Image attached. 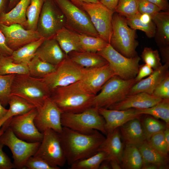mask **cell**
Returning <instances> with one entry per match:
<instances>
[{
    "instance_id": "1",
    "label": "cell",
    "mask_w": 169,
    "mask_h": 169,
    "mask_svg": "<svg viewBox=\"0 0 169 169\" xmlns=\"http://www.w3.org/2000/svg\"><path fill=\"white\" fill-rule=\"evenodd\" d=\"M58 133L66 162L70 166L76 161L97 153L105 138L97 130L85 134L64 127Z\"/></svg>"
},
{
    "instance_id": "2",
    "label": "cell",
    "mask_w": 169,
    "mask_h": 169,
    "mask_svg": "<svg viewBox=\"0 0 169 169\" xmlns=\"http://www.w3.org/2000/svg\"><path fill=\"white\" fill-rule=\"evenodd\" d=\"M95 95L84 91L76 82L53 90L50 97L62 113H78L92 107Z\"/></svg>"
},
{
    "instance_id": "3",
    "label": "cell",
    "mask_w": 169,
    "mask_h": 169,
    "mask_svg": "<svg viewBox=\"0 0 169 169\" xmlns=\"http://www.w3.org/2000/svg\"><path fill=\"white\" fill-rule=\"evenodd\" d=\"M112 33L110 44L117 51L129 58L138 56L136 49L138 45L136 30L127 24L125 17L116 12L112 19Z\"/></svg>"
},
{
    "instance_id": "4",
    "label": "cell",
    "mask_w": 169,
    "mask_h": 169,
    "mask_svg": "<svg viewBox=\"0 0 169 169\" xmlns=\"http://www.w3.org/2000/svg\"><path fill=\"white\" fill-rule=\"evenodd\" d=\"M11 95L23 98L38 109L50 97V92L42 79L29 74H15L11 86Z\"/></svg>"
},
{
    "instance_id": "5",
    "label": "cell",
    "mask_w": 169,
    "mask_h": 169,
    "mask_svg": "<svg viewBox=\"0 0 169 169\" xmlns=\"http://www.w3.org/2000/svg\"><path fill=\"white\" fill-rule=\"evenodd\" d=\"M61 123L63 127L81 133L90 134L97 130L106 134L105 120L97 107H92L78 113H62Z\"/></svg>"
},
{
    "instance_id": "6",
    "label": "cell",
    "mask_w": 169,
    "mask_h": 169,
    "mask_svg": "<svg viewBox=\"0 0 169 169\" xmlns=\"http://www.w3.org/2000/svg\"><path fill=\"white\" fill-rule=\"evenodd\" d=\"M136 83L134 78L125 80L114 75L104 84L99 93L95 95L92 107L108 109L125 98Z\"/></svg>"
},
{
    "instance_id": "7",
    "label": "cell",
    "mask_w": 169,
    "mask_h": 169,
    "mask_svg": "<svg viewBox=\"0 0 169 169\" xmlns=\"http://www.w3.org/2000/svg\"><path fill=\"white\" fill-rule=\"evenodd\" d=\"M66 18V27L79 34L100 37L83 9L68 0H54Z\"/></svg>"
},
{
    "instance_id": "8",
    "label": "cell",
    "mask_w": 169,
    "mask_h": 169,
    "mask_svg": "<svg viewBox=\"0 0 169 169\" xmlns=\"http://www.w3.org/2000/svg\"><path fill=\"white\" fill-rule=\"evenodd\" d=\"M66 18L54 0H44L37 31L44 39L54 38L59 30L66 27Z\"/></svg>"
},
{
    "instance_id": "9",
    "label": "cell",
    "mask_w": 169,
    "mask_h": 169,
    "mask_svg": "<svg viewBox=\"0 0 169 169\" xmlns=\"http://www.w3.org/2000/svg\"><path fill=\"white\" fill-rule=\"evenodd\" d=\"M105 59L115 75L125 80L135 78L140 66V57L129 58L115 50L109 44L97 53Z\"/></svg>"
},
{
    "instance_id": "10",
    "label": "cell",
    "mask_w": 169,
    "mask_h": 169,
    "mask_svg": "<svg viewBox=\"0 0 169 169\" xmlns=\"http://www.w3.org/2000/svg\"><path fill=\"white\" fill-rule=\"evenodd\" d=\"M37 112V109L35 108L25 114L14 116L6 121L1 129L4 131L9 127L18 137L27 142H41L43 134L38 130L34 123Z\"/></svg>"
},
{
    "instance_id": "11",
    "label": "cell",
    "mask_w": 169,
    "mask_h": 169,
    "mask_svg": "<svg viewBox=\"0 0 169 169\" xmlns=\"http://www.w3.org/2000/svg\"><path fill=\"white\" fill-rule=\"evenodd\" d=\"M84 69L67 56L56 66L54 71L42 79L50 92L57 88L67 86L80 80Z\"/></svg>"
},
{
    "instance_id": "12",
    "label": "cell",
    "mask_w": 169,
    "mask_h": 169,
    "mask_svg": "<svg viewBox=\"0 0 169 169\" xmlns=\"http://www.w3.org/2000/svg\"><path fill=\"white\" fill-rule=\"evenodd\" d=\"M43 137L33 156L41 158L51 166L60 169L66 162L59 133L50 129L43 133Z\"/></svg>"
},
{
    "instance_id": "13",
    "label": "cell",
    "mask_w": 169,
    "mask_h": 169,
    "mask_svg": "<svg viewBox=\"0 0 169 169\" xmlns=\"http://www.w3.org/2000/svg\"><path fill=\"white\" fill-rule=\"evenodd\" d=\"M0 143L7 146L13 154L15 168H24L27 160L34 155L41 142H30L18 137L9 127H7L0 137Z\"/></svg>"
},
{
    "instance_id": "14",
    "label": "cell",
    "mask_w": 169,
    "mask_h": 169,
    "mask_svg": "<svg viewBox=\"0 0 169 169\" xmlns=\"http://www.w3.org/2000/svg\"><path fill=\"white\" fill-rule=\"evenodd\" d=\"M82 9L89 16L99 36L109 44L112 33V17L115 12L100 2L84 3Z\"/></svg>"
},
{
    "instance_id": "15",
    "label": "cell",
    "mask_w": 169,
    "mask_h": 169,
    "mask_svg": "<svg viewBox=\"0 0 169 169\" xmlns=\"http://www.w3.org/2000/svg\"><path fill=\"white\" fill-rule=\"evenodd\" d=\"M37 114L34 119L35 125L41 132L48 129L60 133L63 126L61 123V111L50 97L43 105L37 109Z\"/></svg>"
},
{
    "instance_id": "16",
    "label": "cell",
    "mask_w": 169,
    "mask_h": 169,
    "mask_svg": "<svg viewBox=\"0 0 169 169\" xmlns=\"http://www.w3.org/2000/svg\"><path fill=\"white\" fill-rule=\"evenodd\" d=\"M115 75L108 63L99 67L84 68L81 79L77 82L84 91L95 95L104 84Z\"/></svg>"
},
{
    "instance_id": "17",
    "label": "cell",
    "mask_w": 169,
    "mask_h": 169,
    "mask_svg": "<svg viewBox=\"0 0 169 169\" xmlns=\"http://www.w3.org/2000/svg\"><path fill=\"white\" fill-rule=\"evenodd\" d=\"M0 31L5 36L7 45L13 51L43 38L37 30L26 29L18 24L7 26L0 23Z\"/></svg>"
},
{
    "instance_id": "18",
    "label": "cell",
    "mask_w": 169,
    "mask_h": 169,
    "mask_svg": "<svg viewBox=\"0 0 169 169\" xmlns=\"http://www.w3.org/2000/svg\"><path fill=\"white\" fill-rule=\"evenodd\" d=\"M98 109L105 120L106 135L127 121L135 118H140L143 115L138 114L135 108L120 110L103 108H98Z\"/></svg>"
},
{
    "instance_id": "19",
    "label": "cell",
    "mask_w": 169,
    "mask_h": 169,
    "mask_svg": "<svg viewBox=\"0 0 169 169\" xmlns=\"http://www.w3.org/2000/svg\"><path fill=\"white\" fill-rule=\"evenodd\" d=\"M162 99L146 93L140 92L128 95L122 100L111 105L108 109L120 110L147 108L154 105Z\"/></svg>"
},
{
    "instance_id": "20",
    "label": "cell",
    "mask_w": 169,
    "mask_h": 169,
    "mask_svg": "<svg viewBox=\"0 0 169 169\" xmlns=\"http://www.w3.org/2000/svg\"><path fill=\"white\" fill-rule=\"evenodd\" d=\"M35 56L56 66L67 57L54 37L44 39L37 49Z\"/></svg>"
},
{
    "instance_id": "21",
    "label": "cell",
    "mask_w": 169,
    "mask_h": 169,
    "mask_svg": "<svg viewBox=\"0 0 169 169\" xmlns=\"http://www.w3.org/2000/svg\"><path fill=\"white\" fill-rule=\"evenodd\" d=\"M169 63H165L153 72L147 77L136 83L131 87L128 95L140 92L151 95L158 85L168 75Z\"/></svg>"
},
{
    "instance_id": "22",
    "label": "cell",
    "mask_w": 169,
    "mask_h": 169,
    "mask_svg": "<svg viewBox=\"0 0 169 169\" xmlns=\"http://www.w3.org/2000/svg\"><path fill=\"white\" fill-rule=\"evenodd\" d=\"M106 137L101 145L98 151H103L107 155L106 160H115L120 164L124 148V143L119 128L106 135Z\"/></svg>"
},
{
    "instance_id": "23",
    "label": "cell",
    "mask_w": 169,
    "mask_h": 169,
    "mask_svg": "<svg viewBox=\"0 0 169 169\" xmlns=\"http://www.w3.org/2000/svg\"><path fill=\"white\" fill-rule=\"evenodd\" d=\"M119 128L125 145H133L138 147L146 140L140 118L132 119Z\"/></svg>"
},
{
    "instance_id": "24",
    "label": "cell",
    "mask_w": 169,
    "mask_h": 169,
    "mask_svg": "<svg viewBox=\"0 0 169 169\" xmlns=\"http://www.w3.org/2000/svg\"><path fill=\"white\" fill-rule=\"evenodd\" d=\"M151 18L156 27L154 38L157 45L169 46V11H161Z\"/></svg>"
},
{
    "instance_id": "25",
    "label": "cell",
    "mask_w": 169,
    "mask_h": 169,
    "mask_svg": "<svg viewBox=\"0 0 169 169\" xmlns=\"http://www.w3.org/2000/svg\"><path fill=\"white\" fill-rule=\"evenodd\" d=\"M31 0H20L11 10L2 13L0 23L6 25L18 24L25 28L27 21L26 12Z\"/></svg>"
},
{
    "instance_id": "26",
    "label": "cell",
    "mask_w": 169,
    "mask_h": 169,
    "mask_svg": "<svg viewBox=\"0 0 169 169\" xmlns=\"http://www.w3.org/2000/svg\"><path fill=\"white\" fill-rule=\"evenodd\" d=\"M54 38L67 56L72 51H83L80 45L79 34L66 27L58 31Z\"/></svg>"
},
{
    "instance_id": "27",
    "label": "cell",
    "mask_w": 169,
    "mask_h": 169,
    "mask_svg": "<svg viewBox=\"0 0 169 169\" xmlns=\"http://www.w3.org/2000/svg\"><path fill=\"white\" fill-rule=\"evenodd\" d=\"M67 56L75 64L84 68L99 67L108 64L105 59L97 53L73 51Z\"/></svg>"
},
{
    "instance_id": "28",
    "label": "cell",
    "mask_w": 169,
    "mask_h": 169,
    "mask_svg": "<svg viewBox=\"0 0 169 169\" xmlns=\"http://www.w3.org/2000/svg\"><path fill=\"white\" fill-rule=\"evenodd\" d=\"M125 18L128 25L131 28L144 32L149 38L154 37L156 27L150 15L138 12L132 16Z\"/></svg>"
},
{
    "instance_id": "29",
    "label": "cell",
    "mask_w": 169,
    "mask_h": 169,
    "mask_svg": "<svg viewBox=\"0 0 169 169\" xmlns=\"http://www.w3.org/2000/svg\"><path fill=\"white\" fill-rule=\"evenodd\" d=\"M138 148L141 155L143 164L156 165L160 169L168 167V157L162 155L152 147L146 140Z\"/></svg>"
},
{
    "instance_id": "30",
    "label": "cell",
    "mask_w": 169,
    "mask_h": 169,
    "mask_svg": "<svg viewBox=\"0 0 169 169\" xmlns=\"http://www.w3.org/2000/svg\"><path fill=\"white\" fill-rule=\"evenodd\" d=\"M9 108L1 123L2 125L8 120L15 116L23 115L36 107L23 98L14 95L10 96Z\"/></svg>"
},
{
    "instance_id": "31",
    "label": "cell",
    "mask_w": 169,
    "mask_h": 169,
    "mask_svg": "<svg viewBox=\"0 0 169 169\" xmlns=\"http://www.w3.org/2000/svg\"><path fill=\"white\" fill-rule=\"evenodd\" d=\"M143 164L142 156L138 147L125 144L120 164L122 168L140 169Z\"/></svg>"
},
{
    "instance_id": "32",
    "label": "cell",
    "mask_w": 169,
    "mask_h": 169,
    "mask_svg": "<svg viewBox=\"0 0 169 169\" xmlns=\"http://www.w3.org/2000/svg\"><path fill=\"white\" fill-rule=\"evenodd\" d=\"M44 39L41 38L13 51L10 58L16 63L28 65L35 56L37 49Z\"/></svg>"
},
{
    "instance_id": "33",
    "label": "cell",
    "mask_w": 169,
    "mask_h": 169,
    "mask_svg": "<svg viewBox=\"0 0 169 169\" xmlns=\"http://www.w3.org/2000/svg\"><path fill=\"white\" fill-rule=\"evenodd\" d=\"M140 115H147L155 118L161 119L169 125V99H162L154 105L147 108L136 109Z\"/></svg>"
},
{
    "instance_id": "34",
    "label": "cell",
    "mask_w": 169,
    "mask_h": 169,
    "mask_svg": "<svg viewBox=\"0 0 169 169\" xmlns=\"http://www.w3.org/2000/svg\"><path fill=\"white\" fill-rule=\"evenodd\" d=\"M29 75L35 78L42 79L53 72L56 66L34 57L28 65Z\"/></svg>"
},
{
    "instance_id": "35",
    "label": "cell",
    "mask_w": 169,
    "mask_h": 169,
    "mask_svg": "<svg viewBox=\"0 0 169 169\" xmlns=\"http://www.w3.org/2000/svg\"><path fill=\"white\" fill-rule=\"evenodd\" d=\"M80 43L83 51L97 53L109 43L100 37L79 34Z\"/></svg>"
},
{
    "instance_id": "36",
    "label": "cell",
    "mask_w": 169,
    "mask_h": 169,
    "mask_svg": "<svg viewBox=\"0 0 169 169\" xmlns=\"http://www.w3.org/2000/svg\"><path fill=\"white\" fill-rule=\"evenodd\" d=\"M107 157L105 152L98 151L89 157L76 161L70 165V169H99L101 163Z\"/></svg>"
},
{
    "instance_id": "37",
    "label": "cell",
    "mask_w": 169,
    "mask_h": 169,
    "mask_svg": "<svg viewBox=\"0 0 169 169\" xmlns=\"http://www.w3.org/2000/svg\"><path fill=\"white\" fill-rule=\"evenodd\" d=\"M44 0H31L26 11L25 28L37 30L38 20Z\"/></svg>"
},
{
    "instance_id": "38",
    "label": "cell",
    "mask_w": 169,
    "mask_h": 169,
    "mask_svg": "<svg viewBox=\"0 0 169 169\" xmlns=\"http://www.w3.org/2000/svg\"><path fill=\"white\" fill-rule=\"evenodd\" d=\"M29 74L28 65L17 64L10 56H3L0 62V75Z\"/></svg>"
},
{
    "instance_id": "39",
    "label": "cell",
    "mask_w": 169,
    "mask_h": 169,
    "mask_svg": "<svg viewBox=\"0 0 169 169\" xmlns=\"http://www.w3.org/2000/svg\"><path fill=\"white\" fill-rule=\"evenodd\" d=\"M146 141L154 134L163 131L167 125L150 115H147L141 123Z\"/></svg>"
},
{
    "instance_id": "40",
    "label": "cell",
    "mask_w": 169,
    "mask_h": 169,
    "mask_svg": "<svg viewBox=\"0 0 169 169\" xmlns=\"http://www.w3.org/2000/svg\"><path fill=\"white\" fill-rule=\"evenodd\" d=\"M15 74L0 75V101L4 107L8 104L11 88Z\"/></svg>"
},
{
    "instance_id": "41",
    "label": "cell",
    "mask_w": 169,
    "mask_h": 169,
    "mask_svg": "<svg viewBox=\"0 0 169 169\" xmlns=\"http://www.w3.org/2000/svg\"><path fill=\"white\" fill-rule=\"evenodd\" d=\"M141 58L145 63L154 70L162 66L158 51L150 47L144 48L141 55Z\"/></svg>"
},
{
    "instance_id": "42",
    "label": "cell",
    "mask_w": 169,
    "mask_h": 169,
    "mask_svg": "<svg viewBox=\"0 0 169 169\" xmlns=\"http://www.w3.org/2000/svg\"><path fill=\"white\" fill-rule=\"evenodd\" d=\"M115 12L125 18L134 16L138 13L137 0H119Z\"/></svg>"
},
{
    "instance_id": "43",
    "label": "cell",
    "mask_w": 169,
    "mask_h": 169,
    "mask_svg": "<svg viewBox=\"0 0 169 169\" xmlns=\"http://www.w3.org/2000/svg\"><path fill=\"white\" fill-rule=\"evenodd\" d=\"M146 141L158 152L164 156L168 157L169 148L164 139L163 131L154 134Z\"/></svg>"
},
{
    "instance_id": "44",
    "label": "cell",
    "mask_w": 169,
    "mask_h": 169,
    "mask_svg": "<svg viewBox=\"0 0 169 169\" xmlns=\"http://www.w3.org/2000/svg\"><path fill=\"white\" fill-rule=\"evenodd\" d=\"M28 169H58L47 162L44 159L32 156L26 161L24 168Z\"/></svg>"
},
{
    "instance_id": "45",
    "label": "cell",
    "mask_w": 169,
    "mask_h": 169,
    "mask_svg": "<svg viewBox=\"0 0 169 169\" xmlns=\"http://www.w3.org/2000/svg\"><path fill=\"white\" fill-rule=\"evenodd\" d=\"M137 10L141 14H146L151 17L161 10L156 5L147 0H137Z\"/></svg>"
},
{
    "instance_id": "46",
    "label": "cell",
    "mask_w": 169,
    "mask_h": 169,
    "mask_svg": "<svg viewBox=\"0 0 169 169\" xmlns=\"http://www.w3.org/2000/svg\"><path fill=\"white\" fill-rule=\"evenodd\" d=\"M152 95L161 99H169V75L155 88Z\"/></svg>"
},
{
    "instance_id": "47",
    "label": "cell",
    "mask_w": 169,
    "mask_h": 169,
    "mask_svg": "<svg viewBox=\"0 0 169 169\" xmlns=\"http://www.w3.org/2000/svg\"><path fill=\"white\" fill-rule=\"evenodd\" d=\"M4 145L0 143V169H12L15 168L9 157L3 151Z\"/></svg>"
},
{
    "instance_id": "48",
    "label": "cell",
    "mask_w": 169,
    "mask_h": 169,
    "mask_svg": "<svg viewBox=\"0 0 169 169\" xmlns=\"http://www.w3.org/2000/svg\"><path fill=\"white\" fill-rule=\"evenodd\" d=\"M154 70L150 66L145 64L140 66L137 74L134 78L136 82L148 76Z\"/></svg>"
},
{
    "instance_id": "49",
    "label": "cell",
    "mask_w": 169,
    "mask_h": 169,
    "mask_svg": "<svg viewBox=\"0 0 169 169\" xmlns=\"http://www.w3.org/2000/svg\"><path fill=\"white\" fill-rule=\"evenodd\" d=\"M13 52L7 45L5 36L0 31V54L3 56H9L11 55Z\"/></svg>"
},
{
    "instance_id": "50",
    "label": "cell",
    "mask_w": 169,
    "mask_h": 169,
    "mask_svg": "<svg viewBox=\"0 0 169 169\" xmlns=\"http://www.w3.org/2000/svg\"><path fill=\"white\" fill-rule=\"evenodd\" d=\"M156 5L161 11H169L168 0H147Z\"/></svg>"
},
{
    "instance_id": "51",
    "label": "cell",
    "mask_w": 169,
    "mask_h": 169,
    "mask_svg": "<svg viewBox=\"0 0 169 169\" xmlns=\"http://www.w3.org/2000/svg\"><path fill=\"white\" fill-rule=\"evenodd\" d=\"M119 0H100L102 4L115 12V10Z\"/></svg>"
},
{
    "instance_id": "52",
    "label": "cell",
    "mask_w": 169,
    "mask_h": 169,
    "mask_svg": "<svg viewBox=\"0 0 169 169\" xmlns=\"http://www.w3.org/2000/svg\"><path fill=\"white\" fill-rule=\"evenodd\" d=\"M159 48L163 62L165 63H169V46Z\"/></svg>"
},
{
    "instance_id": "53",
    "label": "cell",
    "mask_w": 169,
    "mask_h": 169,
    "mask_svg": "<svg viewBox=\"0 0 169 169\" xmlns=\"http://www.w3.org/2000/svg\"><path fill=\"white\" fill-rule=\"evenodd\" d=\"M77 7L82 9V5L84 3H96L98 0H68Z\"/></svg>"
},
{
    "instance_id": "54",
    "label": "cell",
    "mask_w": 169,
    "mask_h": 169,
    "mask_svg": "<svg viewBox=\"0 0 169 169\" xmlns=\"http://www.w3.org/2000/svg\"><path fill=\"white\" fill-rule=\"evenodd\" d=\"M8 5V0H0V15L3 12H6Z\"/></svg>"
},
{
    "instance_id": "55",
    "label": "cell",
    "mask_w": 169,
    "mask_h": 169,
    "mask_svg": "<svg viewBox=\"0 0 169 169\" xmlns=\"http://www.w3.org/2000/svg\"><path fill=\"white\" fill-rule=\"evenodd\" d=\"M8 111V109H6L0 101V126L1 127V123Z\"/></svg>"
},
{
    "instance_id": "56",
    "label": "cell",
    "mask_w": 169,
    "mask_h": 169,
    "mask_svg": "<svg viewBox=\"0 0 169 169\" xmlns=\"http://www.w3.org/2000/svg\"><path fill=\"white\" fill-rule=\"evenodd\" d=\"M111 168L109 161L105 160L100 164L99 169H111Z\"/></svg>"
},
{
    "instance_id": "57",
    "label": "cell",
    "mask_w": 169,
    "mask_h": 169,
    "mask_svg": "<svg viewBox=\"0 0 169 169\" xmlns=\"http://www.w3.org/2000/svg\"><path fill=\"white\" fill-rule=\"evenodd\" d=\"M141 169H159L160 167L158 166L151 163L143 164Z\"/></svg>"
},
{
    "instance_id": "58",
    "label": "cell",
    "mask_w": 169,
    "mask_h": 169,
    "mask_svg": "<svg viewBox=\"0 0 169 169\" xmlns=\"http://www.w3.org/2000/svg\"><path fill=\"white\" fill-rule=\"evenodd\" d=\"M164 137L168 147L169 148V128L167 125L163 131Z\"/></svg>"
},
{
    "instance_id": "59",
    "label": "cell",
    "mask_w": 169,
    "mask_h": 169,
    "mask_svg": "<svg viewBox=\"0 0 169 169\" xmlns=\"http://www.w3.org/2000/svg\"><path fill=\"white\" fill-rule=\"evenodd\" d=\"M111 168L113 169H121L122 168L120 164L115 160L109 161Z\"/></svg>"
},
{
    "instance_id": "60",
    "label": "cell",
    "mask_w": 169,
    "mask_h": 169,
    "mask_svg": "<svg viewBox=\"0 0 169 169\" xmlns=\"http://www.w3.org/2000/svg\"><path fill=\"white\" fill-rule=\"evenodd\" d=\"M20 1V0H8V5L7 12L12 9Z\"/></svg>"
},
{
    "instance_id": "61",
    "label": "cell",
    "mask_w": 169,
    "mask_h": 169,
    "mask_svg": "<svg viewBox=\"0 0 169 169\" xmlns=\"http://www.w3.org/2000/svg\"><path fill=\"white\" fill-rule=\"evenodd\" d=\"M1 126H0V137L2 135V134L4 132L3 131L1 128Z\"/></svg>"
},
{
    "instance_id": "62",
    "label": "cell",
    "mask_w": 169,
    "mask_h": 169,
    "mask_svg": "<svg viewBox=\"0 0 169 169\" xmlns=\"http://www.w3.org/2000/svg\"><path fill=\"white\" fill-rule=\"evenodd\" d=\"M3 56L2 55H1L0 54V62L1 61V60L2 58V57Z\"/></svg>"
},
{
    "instance_id": "63",
    "label": "cell",
    "mask_w": 169,
    "mask_h": 169,
    "mask_svg": "<svg viewBox=\"0 0 169 169\" xmlns=\"http://www.w3.org/2000/svg\"><path fill=\"white\" fill-rule=\"evenodd\" d=\"M99 0V1H100V0Z\"/></svg>"
}]
</instances>
